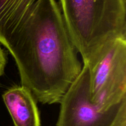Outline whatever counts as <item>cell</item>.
I'll return each instance as SVG.
<instances>
[{
  "label": "cell",
  "instance_id": "3",
  "mask_svg": "<svg viewBox=\"0 0 126 126\" xmlns=\"http://www.w3.org/2000/svg\"><path fill=\"white\" fill-rule=\"evenodd\" d=\"M60 103L57 126H126V98L106 110L92 102L89 68L86 64Z\"/></svg>",
  "mask_w": 126,
  "mask_h": 126
},
{
  "label": "cell",
  "instance_id": "1",
  "mask_svg": "<svg viewBox=\"0 0 126 126\" xmlns=\"http://www.w3.org/2000/svg\"><path fill=\"white\" fill-rule=\"evenodd\" d=\"M0 43L22 86L43 104L60 103L82 70L55 0H19L0 17Z\"/></svg>",
  "mask_w": 126,
  "mask_h": 126
},
{
  "label": "cell",
  "instance_id": "4",
  "mask_svg": "<svg viewBox=\"0 0 126 126\" xmlns=\"http://www.w3.org/2000/svg\"><path fill=\"white\" fill-rule=\"evenodd\" d=\"M89 68L92 102L106 110L126 98V39L110 43Z\"/></svg>",
  "mask_w": 126,
  "mask_h": 126
},
{
  "label": "cell",
  "instance_id": "7",
  "mask_svg": "<svg viewBox=\"0 0 126 126\" xmlns=\"http://www.w3.org/2000/svg\"><path fill=\"white\" fill-rule=\"evenodd\" d=\"M6 63V57L4 50L0 47V76L4 73V68Z\"/></svg>",
  "mask_w": 126,
  "mask_h": 126
},
{
  "label": "cell",
  "instance_id": "5",
  "mask_svg": "<svg viewBox=\"0 0 126 126\" xmlns=\"http://www.w3.org/2000/svg\"><path fill=\"white\" fill-rule=\"evenodd\" d=\"M4 104L14 126H41L34 97L23 86H14L2 95Z\"/></svg>",
  "mask_w": 126,
  "mask_h": 126
},
{
  "label": "cell",
  "instance_id": "6",
  "mask_svg": "<svg viewBox=\"0 0 126 126\" xmlns=\"http://www.w3.org/2000/svg\"><path fill=\"white\" fill-rule=\"evenodd\" d=\"M17 0H0V15L11 7Z\"/></svg>",
  "mask_w": 126,
  "mask_h": 126
},
{
  "label": "cell",
  "instance_id": "2",
  "mask_svg": "<svg viewBox=\"0 0 126 126\" xmlns=\"http://www.w3.org/2000/svg\"><path fill=\"white\" fill-rule=\"evenodd\" d=\"M69 35L83 64L91 66L106 47L126 39V0H59Z\"/></svg>",
  "mask_w": 126,
  "mask_h": 126
}]
</instances>
